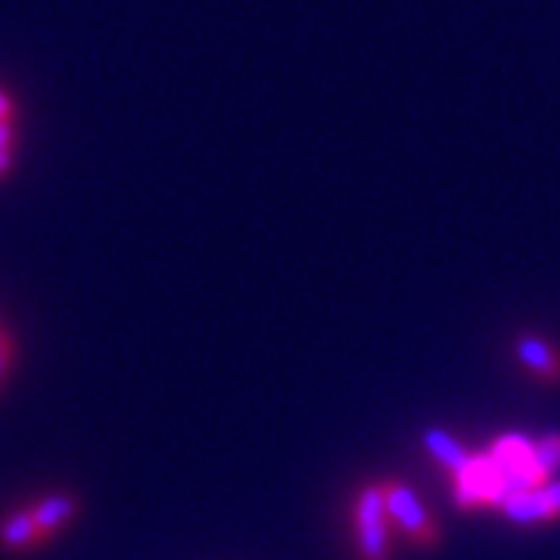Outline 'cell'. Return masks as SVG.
I'll use <instances>...</instances> for the list:
<instances>
[{
    "label": "cell",
    "mask_w": 560,
    "mask_h": 560,
    "mask_svg": "<svg viewBox=\"0 0 560 560\" xmlns=\"http://www.w3.org/2000/svg\"><path fill=\"white\" fill-rule=\"evenodd\" d=\"M501 511L521 526H533V523L551 521L548 517V508H545V499H541V486L539 489H526V492H517V495H508L501 501Z\"/></svg>",
    "instance_id": "obj_8"
},
{
    "label": "cell",
    "mask_w": 560,
    "mask_h": 560,
    "mask_svg": "<svg viewBox=\"0 0 560 560\" xmlns=\"http://www.w3.org/2000/svg\"><path fill=\"white\" fill-rule=\"evenodd\" d=\"M389 511L381 482L364 486L355 501V536L361 560H389Z\"/></svg>",
    "instance_id": "obj_1"
},
{
    "label": "cell",
    "mask_w": 560,
    "mask_h": 560,
    "mask_svg": "<svg viewBox=\"0 0 560 560\" xmlns=\"http://www.w3.org/2000/svg\"><path fill=\"white\" fill-rule=\"evenodd\" d=\"M533 458L541 467V474L551 477L560 467V433H548V436L533 442Z\"/></svg>",
    "instance_id": "obj_9"
},
{
    "label": "cell",
    "mask_w": 560,
    "mask_h": 560,
    "mask_svg": "<svg viewBox=\"0 0 560 560\" xmlns=\"http://www.w3.org/2000/svg\"><path fill=\"white\" fill-rule=\"evenodd\" d=\"M381 489L389 517L399 523L401 529L418 541L420 548H436L440 545V529H436V523L430 521V514L420 504L418 495L408 486H401L399 480L381 482Z\"/></svg>",
    "instance_id": "obj_2"
},
{
    "label": "cell",
    "mask_w": 560,
    "mask_h": 560,
    "mask_svg": "<svg viewBox=\"0 0 560 560\" xmlns=\"http://www.w3.org/2000/svg\"><path fill=\"white\" fill-rule=\"evenodd\" d=\"M541 499H545V508H548V517H551V521H558L560 517V482L541 486Z\"/></svg>",
    "instance_id": "obj_11"
},
{
    "label": "cell",
    "mask_w": 560,
    "mask_h": 560,
    "mask_svg": "<svg viewBox=\"0 0 560 560\" xmlns=\"http://www.w3.org/2000/svg\"><path fill=\"white\" fill-rule=\"evenodd\" d=\"M0 545L7 551H32V548L47 545V541L40 539L38 526L32 521V511L25 508V511H16V514L0 521Z\"/></svg>",
    "instance_id": "obj_6"
},
{
    "label": "cell",
    "mask_w": 560,
    "mask_h": 560,
    "mask_svg": "<svg viewBox=\"0 0 560 560\" xmlns=\"http://www.w3.org/2000/svg\"><path fill=\"white\" fill-rule=\"evenodd\" d=\"M455 495L460 508L501 504V470L489 455H474L470 464L455 474Z\"/></svg>",
    "instance_id": "obj_3"
},
{
    "label": "cell",
    "mask_w": 560,
    "mask_h": 560,
    "mask_svg": "<svg viewBox=\"0 0 560 560\" xmlns=\"http://www.w3.org/2000/svg\"><path fill=\"white\" fill-rule=\"evenodd\" d=\"M28 511H32V521L38 526L40 539L54 541L69 523L79 517L81 501L72 492H47Z\"/></svg>",
    "instance_id": "obj_4"
},
{
    "label": "cell",
    "mask_w": 560,
    "mask_h": 560,
    "mask_svg": "<svg viewBox=\"0 0 560 560\" xmlns=\"http://www.w3.org/2000/svg\"><path fill=\"white\" fill-rule=\"evenodd\" d=\"M423 448H427L430 458L436 460V464H442L452 477L460 474V470L470 464V458H474L458 440H452V436H448L445 430H440V427H430V430L423 433Z\"/></svg>",
    "instance_id": "obj_5"
},
{
    "label": "cell",
    "mask_w": 560,
    "mask_h": 560,
    "mask_svg": "<svg viewBox=\"0 0 560 560\" xmlns=\"http://www.w3.org/2000/svg\"><path fill=\"white\" fill-rule=\"evenodd\" d=\"M13 361H16V337L0 324V386L7 381V374H10V368H13Z\"/></svg>",
    "instance_id": "obj_10"
},
{
    "label": "cell",
    "mask_w": 560,
    "mask_h": 560,
    "mask_svg": "<svg viewBox=\"0 0 560 560\" xmlns=\"http://www.w3.org/2000/svg\"><path fill=\"white\" fill-rule=\"evenodd\" d=\"M16 116V109H13V101L7 97V94H0V119H13Z\"/></svg>",
    "instance_id": "obj_12"
},
{
    "label": "cell",
    "mask_w": 560,
    "mask_h": 560,
    "mask_svg": "<svg viewBox=\"0 0 560 560\" xmlns=\"http://www.w3.org/2000/svg\"><path fill=\"white\" fill-rule=\"evenodd\" d=\"M517 355H521V361L533 374H539L545 381H558L560 377V355L539 337L517 340Z\"/></svg>",
    "instance_id": "obj_7"
}]
</instances>
